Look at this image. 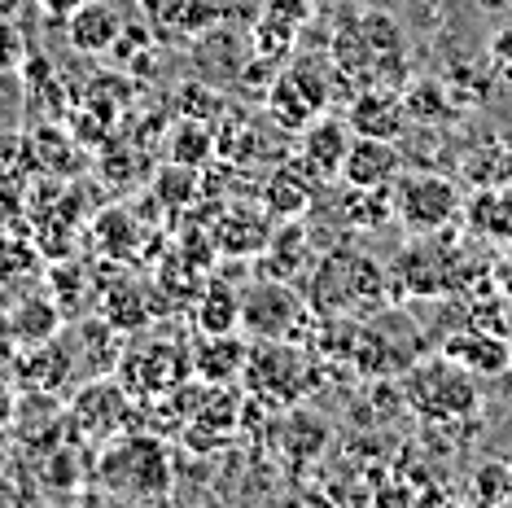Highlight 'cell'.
Returning a JSON list of instances; mask_svg holds the SVG:
<instances>
[{"label": "cell", "instance_id": "7402d4cb", "mask_svg": "<svg viewBox=\"0 0 512 508\" xmlns=\"http://www.w3.org/2000/svg\"><path fill=\"white\" fill-rule=\"evenodd\" d=\"M469 224L473 233L491 241H512V189H482L469 202Z\"/></svg>", "mask_w": 512, "mask_h": 508}, {"label": "cell", "instance_id": "484cf974", "mask_svg": "<svg viewBox=\"0 0 512 508\" xmlns=\"http://www.w3.org/2000/svg\"><path fill=\"white\" fill-rule=\"evenodd\" d=\"M294 44H298V27H289L285 18H276V14H263L259 18V27H254V53L263 57H272V62H281V57L294 53Z\"/></svg>", "mask_w": 512, "mask_h": 508}, {"label": "cell", "instance_id": "277c9868", "mask_svg": "<svg viewBox=\"0 0 512 508\" xmlns=\"http://www.w3.org/2000/svg\"><path fill=\"white\" fill-rule=\"evenodd\" d=\"M123 386L132 399H167L176 386L193 377V346L184 342H145V346H132V351H123Z\"/></svg>", "mask_w": 512, "mask_h": 508}, {"label": "cell", "instance_id": "5b68a950", "mask_svg": "<svg viewBox=\"0 0 512 508\" xmlns=\"http://www.w3.org/2000/svg\"><path fill=\"white\" fill-rule=\"evenodd\" d=\"M132 425V395L123 381H114L101 373L97 381H88L84 390L71 399L66 408V434L79 443H110L114 434H123Z\"/></svg>", "mask_w": 512, "mask_h": 508}, {"label": "cell", "instance_id": "7c38bea8", "mask_svg": "<svg viewBox=\"0 0 512 508\" xmlns=\"http://www.w3.org/2000/svg\"><path fill=\"white\" fill-rule=\"evenodd\" d=\"M355 136H381V141H399V132L407 127V106L386 88H368L351 101V114H346Z\"/></svg>", "mask_w": 512, "mask_h": 508}, {"label": "cell", "instance_id": "9a60e30c", "mask_svg": "<svg viewBox=\"0 0 512 508\" xmlns=\"http://www.w3.org/2000/svg\"><path fill=\"white\" fill-rule=\"evenodd\" d=\"M246 342L237 333H202L193 342V373L206 381V386H224L246 368Z\"/></svg>", "mask_w": 512, "mask_h": 508}, {"label": "cell", "instance_id": "6da1fadb", "mask_svg": "<svg viewBox=\"0 0 512 508\" xmlns=\"http://www.w3.org/2000/svg\"><path fill=\"white\" fill-rule=\"evenodd\" d=\"M171 478V456L158 434H114L92 465V482L110 500H167Z\"/></svg>", "mask_w": 512, "mask_h": 508}, {"label": "cell", "instance_id": "d6a6232c", "mask_svg": "<svg viewBox=\"0 0 512 508\" xmlns=\"http://www.w3.org/2000/svg\"><path fill=\"white\" fill-rule=\"evenodd\" d=\"M31 5H36L44 18H53V22H66V18H71L75 9H79V5H88V0H31Z\"/></svg>", "mask_w": 512, "mask_h": 508}, {"label": "cell", "instance_id": "52a82bcc", "mask_svg": "<svg viewBox=\"0 0 512 508\" xmlns=\"http://www.w3.org/2000/svg\"><path fill=\"white\" fill-rule=\"evenodd\" d=\"M302 316V298L289 290V281H254L246 294H241V329L254 333V338H285L289 329L298 325Z\"/></svg>", "mask_w": 512, "mask_h": 508}, {"label": "cell", "instance_id": "30bf717a", "mask_svg": "<svg viewBox=\"0 0 512 508\" xmlns=\"http://www.w3.org/2000/svg\"><path fill=\"white\" fill-rule=\"evenodd\" d=\"M66 40H71L75 53L84 57H101L110 49H119L123 40V14L106 0H88V5H79L71 18H66Z\"/></svg>", "mask_w": 512, "mask_h": 508}, {"label": "cell", "instance_id": "f546056e", "mask_svg": "<svg viewBox=\"0 0 512 508\" xmlns=\"http://www.w3.org/2000/svg\"><path fill=\"white\" fill-rule=\"evenodd\" d=\"M267 14H276V18H285L289 27H302L311 14V0H267Z\"/></svg>", "mask_w": 512, "mask_h": 508}, {"label": "cell", "instance_id": "4dcf8cb0", "mask_svg": "<svg viewBox=\"0 0 512 508\" xmlns=\"http://www.w3.org/2000/svg\"><path fill=\"white\" fill-rule=\"evenodd\" d=\"M184 110H202V119L206 123H211V114L219 110V97H215V92H193V84H184Z\"/></svg>", "mask_w": 512, "mask_h": 508}, {"label": "cell", "instance_id": "4fadbf2b", "mask_svg": "<svg viewBox=\"0 0 512 508\" xmlns=\"http://www.w3.org/2000/svg\"><path fill=\"white\" fill-rule=\"evenodd\" d=\"M62 320H66V311L57 307V298L31 290V294H18V298H14V307H9L5 329H9V338H14V342H22V346H36V342L57 338Z\"/></svg>", "mask_w": 512, "mask_h": 508}, {"label": "cell", "instance_id": "8d00e7d4", "mask_svg": "<svg viewBox=\"0 0 512 508\" xmlns=\"http://www.w3.org/2000/svg\"><path fill=\"white\" fill-rule=\"evenodd\" d=\"M508 473H512V460H508Z\"/></svg>", "mask_w": 512, "mask_h": 508}, {"label": "cell", "instance_id": "1f68e13d", "mask_svg": "<svg viewBox=\"0 0 512 508\" xmlns=\"http://www.w3.org/2000/svg\"><path fill=\"white\" fill-rule=\"evenodd\" d=\"M491 62H495L504 75H512V27H504V31H499V36L491 40Z\"/></svg>", "mask_w": 512, "mask_h": 508}, {"label": "cell", "instance_id": "e0dca14e", "mask_svg": "<svg viewBox=\"0 0 512 508\" xmlns=\"http://www.w3.org/2000/svg\"><path fill=\"white\" fill-rule=\"evenodd\" d=\"M44 272V250L31 246L27 237H9L0 233V294H9L14 303L18 294H27Z\"/></svg>", "mask_w": 512, "mask_h": 508}, {"label": "cell", "instance_id": "7a4b0ae2", "mask_svg": "<svg viewBox=\"0 0 512 508\" xmlns=\"http://www.w3.org/2000/svg\"><path fill=\"white\" fill-rule=\"evenodd\" d=\"M407 403L421 412L425 421H464L477 412V373H469L447 351L438 360H425L407 377Z\"/></svg>", "mask_w": 512, "mask_h": 508}, {"label": "cell", "instance_id": "e575fe53", "mask_svg": "<svg viewBox=\"0 0 512 508\" xmlns=\"http://www.w3.org/2000/svg\"><path fill=\"white\" fill-rule=\"evenodd\" d=\"M27 5H31V0H0V18H18Z\"/></svg>", "mask_w": 512, "mask_h": 508}, {"label": "cell", "instance_id": "8992f818", "mask_svg": "<svg viewBox=\"0 0 512 508\" xmlns=\"http://www.w3.org/2000/svg\"><path fill=\"white\" fill-rule=\"evenodd\" d=\"M386 290L377 259H359V254H333L324 259L316 276H311V307L316 311H346L355 298H368Z\"/></svg>", "mask_w": 512, "mask_h": 508}, {"label": "cell", "instance_id": "44dd1931", "mask_svg": "<svg viewBox=\"0 0 512 508\" xmlns=\"http://www.w3.org/2000/svg\"><path fill=\"white\" fill-rule=\"evenodd\" d=\"M241 325V294L228 281H211L197 298V329L202 333H237Z\"/></svg>", "mask_w": 512, "mask_h": 508}, {"label": "cell", "instance_id": "83f0119b", "mask_svg": "<svg viewBox=\"0 0 512 508\" xmlns=\"http://www.w3.org/2000/svg\"><path fill=\"white\" fill-rule=\"evenodd\" d=\"M22 57H27V40L14 18H0V71H18Z\"/></svg>", "mask_w": 512, "mask_h": 508}, {"label": "cell", "instance_id": "ffe728a7", "mask_svg": "<svg viewBox=\"0 0 512 508\" xmlns=\"http://www.w3.org/2000/svg\"><path fill=\"white\" fill-rule=\"evenodd\" d=\"M267 114H272V119L281 123V127H289V132H302V127H307L311 119H320L324 110L316 106V101H311V92L285 71V75L272 84V92H267Z\"/></svg>", "mask_w": 512, "mask_h": 508}, {"label": "cell", "instance_id": "603a6c76", "mask_svg": "<svg viewBox=\"0 0 512 508\" xmlns=\"http://www.w3.org/2000/svg\"><path fill=\"white\" fill-rule=\"evenodd\" d=\"M92 241H97L101 254H110V259H127V254L136 250V241H141V224L114 206V211L97 215V224H92Z\"/></svg>", "mask_w": 512, "mask_h": 508}, {"label": "cell", "instance_id": "ac0fdd59", "mask_svg": "<svg viewBox=\"0 0 512 508\" xmlns=\"http://www.w3.org/2000/svg\"><path fill=\"white\" fill-rule=\"evenodd\" d=\"M141 14L149 18V27L167 31V36H193L206 22H215L219 9L211 0H141Z\"/></svg>", "mask_w": 512, "mask_h": 508}, {"label": "cell", "instance_id": "cb8c5ba5", "mask_svg": "<svg viewBox=\"0 0 512 508\" xmlns=\"http://www.w3.org/2000/svg\"><path fill=\"white\" fill-rule=\"evenodd\" d=\"M215 154V136L206 119H180L176 136H171V158L184 167H202L206 158Z\"/></svg>", "mask_w": 512, "mask_h": 508}, {"label": "cell", "instance_id": "8fae6325", "mask_svg": "<svg viewBox=\"0 0 512 508\" xmlns=\"http://www.w3.org/2000/svg\"><path fill=\"white\" fill-rule=\"evenodd\" d=\"M346 149H351V123L320 114V119H311L307 127H302V154L298 158L316 171V180H337L342 176Z\"/></svg>", "mask_w": 512, "mask_h": 508}, {"label": "cell", "instance_id": "ba28073f", "mask_svg": "<svg viewBox=\"0 0 512 508\" xmlns=\"http://www.w3.org/2000/svg\"><path fill=\"white\" fill-rule=\"evenodd\" d=\"M302 355L289 351V346L281 338H263V346H254V351L246 355V377L250 386L259 390V395L267 399H298L302 390Z\"/></svg>", "mask_w": 512, "mask_h": 508}, {"label": "cell", "instance_id": "d6986e66", "mask_svg": "<svg viewBox=\"0 0 512 508\" xmlns=\"http://www.w3.org/2000/svg\"><path fill=\"white\" fill-rule=\"evenodd\" d=\"M447 355L460 360L469 373H482V377H499L512 360V346L499 338V333H460V338L447 342Z\"/></svg>", "mask_w": 512, "mask_h": 508}, {"label": "cell", "instance_id": "f1b7e54d", "mask_svg": "<svg viewBox=\"0 0 512 508\" xmlns=\"http://www.w3.org/2000/svg\"><path fill=\"white\" fill-rule=\"evenodd\" d=\"M18 215H22V184L9 180V171H0V233H9L18 224Z\"/></svg>", "mask_w": 512, "mask_h": 508}, {"label": "cell", "instance_id": "4316f807", "mask_svg": "<svg viewBox=\"0 0 512 508\" xmlns=\"http://www.w3.org/2000/svg\"><path fill=\"white\" fill-rule=\"evenodd\" d=\"M473 495L477 500H512V473H508V460H486L477 465L473 473Z\"/></svg>", "mask_w": 512, "mask_h": 508}, {"label": "cell", "instance_id": "2e32d148", "mask_svg": "<svg viewBox=\"0 0 512 508\" xmlns=\"http://www.w3.org/2000/svg\"><path fill=\"white\" fill-rule=\"evenodd\" d=\"M316 202V171L307 163H285L267 180V193H263V206L272 211L276 219H302V211Z\"/></svg>", "mask_w": 512, "mask_h": 508}, {"label": "cell", "instance_id": "836d02e7", "mask_svg": "<svg viewBox=\"0 0 512 508\" xmlns=\"http://www.w3.org/2000/svg\"><path fill=\"white\" fill-rule=\"evenodd\" d=\"M491 276H495L499 294H504V298H512V254H508V259H499V263H495V268H491Z\"/></svg>", "mask_w": 512, "mask_h": 508}, {"label": "cell", "instance_id": "5bb4252c", "mask_svg": "<svg viewBox=\"0 0 512 508\" xmlns=\"http://www.w3.org/2000/svg\"><path fill=\"white\" fill-rule=\"evenodd\" d=\"M71 368H75V355L66 351L62 338L36 342V346H27V351L18 355V386L22 390H49V395H57V386L71 377Z\"/></svg>", "mask_w": 512, "mask_h": 508}, {"label": "cell", "instance_id": "3957f363", "mask_svg": "<svg viewBox=\"0 0 512 508\" xmlns=\"http://www.w3.org/2000/svg\"><path fill=\"white\" fill-rule=\"evenodd\" d=\"M394 219L416 237H434L442 228H451L464 211L460 189L447 176L434 171H412V176L394 180Z\"/></svg>", "mask_w": 512, "mask_h": 508}, {"label": "cell", "instance_id": "d590c367", "mask_svg": "<svg viewBox=\"0 0 512 508\" xmlns=\"http://www.w3.org/2000/svg\"><path fill=\"white\" fill-rule=\"evenodd\" d=\"M9 412H14V403H9V395H5V390H0V425L9 421Z\"/></svg>", "mask_w": 512, "mask_h": 508}, {"label": "cell", "instance_id": "9c48e42d", "mask_svg": "<svg viewBox=\"0 0 512 508\" xmlns=\"http://www.w3.org/2000/svg\"><path fill=\"white\" fill-rule=\"evenodd\" d=\"M399 176H403L399 145L381 141V136H355L342 158V180L351 189H394Z\"/></svg>", "mask_w": 512, "mask_h": 508}, {"label": "cell", "instance_id": "d4e9b609", "mask_svg": "<svg viewBox=\"0 0 512 508\" xmlns=\"http://www.w3.org/2000/svg\"><path fill=\"white\" fill-rule=\"evenodd\" d=\"M27 154H49V158H40V167L49 171V176H71V171L79 167L75 145L66 141V136H57V127H44V132L31 136V141H27Z\"/></svg>", "mask_w": 512, "mask_h": 508}]
</instances>
